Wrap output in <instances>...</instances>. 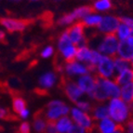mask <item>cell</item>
I'll return each instance as SVG.
<instances>
[{
	"label": "cell",
	"mask_w": 133,
	"mask_h": 133,
	"mask_svg": "<svg viewBox=\"0 0 133 133\" xmlns=\"http://www.w3.org/2000/svg\"><path fill=\"white\" fill-rule=\"evenodd\" d=\"M107 107H108L109 116L115 123L122 124L129 119V114H130L129 106L122 99H119V98L111 99Z\"/></svg>",
	"instance_id": "obj_1"
},
{
	"label": "cell",
	"mask_w": 133,
	"mask_h": 133,
	"mask_svg": "<svg viewBox=\"0 0 133 133\" xmlns=\"http://www.w3.org/2000/svg\"><path fill=\"white\" fill-rule=\"evenodd\" d=\"M70 113V108L62 101L54 100L48 103L44 117L48 121H56Z\"/></svg>",
	"instance_id": "obj_2"
},
{
	"label": "cell",
	"mask_w": 133,
	"mask_h": 133,
	"mask_svg": "<svg viewBox=\"0 0 133 133\" xmlns=\"http://www.w3.org/2000/svg\"><path fill=\"white\" fill-rule=\"evenodd\" d=\"M118 38L115 34L105 35L98 46V51L101 54H104V56L115 57L118 48Z\"/></svg>",
	"instance_id": "obj_3"
},
{
	"label": "cell",
	"mask_w": 133,
	"mask_h": 133,
	"mask_svg": "<svg viewBox=\"0 0 133 133\" xmlns=\"http://www.w3.org/2000/svg\"><path fill=\"white\" fill-rule=\"evenodd\" d=\"M60 87H62V90L64 91L65 95L68 97L69 100L75 103L79 101V99L83 94V91L79 89L77 84L64 76H62L61 78Z\"/></svg>",
	"instance_id": "obj_4"
},
{
	"label": "cell",
	"mask_w": 133,
	"mask_h": 133,
	"mask_svg": "<svg viewBox=\"0 0 133 133\" xmlns=\"http://www.w3.org/2000/svg\"><path fill=\"white\" fill-rule=\"evenodd\" d=\"M66 33L74 45H78V47L87 46L88 39L85 36V25L82 22H78L69 27Z\"/></svg>",
	"instance_id": "obj_5"
},
{
	"label": "cell",
	"mask_w": 133,
	"mask_h": 133,
	"mask_svg": "<svg viewBox=\"0 0 133 133\" xmlns=\"http://www.w3.org/2000/svg\"><path fill=\"white\" fill-rule=\"evenodd\" d=\"M71 116L72 119L75 121L76 124L84 128L88 132L92 131L94 128H95L92 117L88 113L80 110L77 107L76 108H73L71 110Z\"/></svg>",
	"instance_id": "obj_6"
},
{
	"label": "cell",
	"mask_w": 133,
	"mask_h": 133,
	"mask_svg": "<svg viewBox=\"0 0 133 133\" xmlns=\"http://www.w3.org/2000/svg\"><path fill=\"white\" fill-rule=\"evenodd\" d=\"M97 75L101 78H110L115 74V65H114V59L109 56L102 55V59L96 66Z\"/></svg>",
	"instance_id": "obj_7"
},
{
	"label": "cell",
	"mask_w": 133,
	"mask_h": 133,
	"mask_svg": "<svg viewBox=\"0 0 133 133\" xmlns=\"http://www.w3.org/2000/svg\"><path fill=\"white\" fill-rule=\"evenodd\" d=\"M0 24L9 33H16V32L24 31L29 25V22L25 20H21V19L4 17L0 19Z\"/></svg>",
	"instance_id": "obj_8"
},
{
	"label": "cell",
	"mask_w": 133,
	"mask_h": 133,
	"mask_svg": "<svg viewBox=\"0 0 133 133\" xmlns=\"http://www.w3.org/2000/svg\"><path fill=\"white\" fill-rule=\"evenodd\" d=\"M119 24L120 20L118 17L108 15L105 16V17H102V22H100V24L98 25V30H99V32L105 34V35L115 34Z\"/></svg>",
	"instance_id": "obj_9"
},
{
	"label": "cell",
	"mask_w": 133,
	"mask_h": 133,
	"mask_svg": "<svg viewBox=\"0 0 133 133\" xmlns=\"http://www.w3.org/2000/svg\"><path fill=\"white\" fill-rule=\"evenodd\" d=\"M97 83V76L96 75H91V74H87L80 76L77 79V86L79 89L83 91V93L89 94L93 90Z\"/></svg>",
	"instance_id": "obj_10"
},
{
	"label": "cell",
	"mask_w": 133,
	"mask_h": 133,
	"mask_svg": "<svg viewBox=\"0 0 133 133\" xmlns=\"http://www.w3.org/2000/svg\"><path fill=\"white\" fill-rule=\"evenodd\" d=\"M63 70L65 71L68 76H83V75L89 74V70L86 64L80 63V62H76V61L65 63V65L63 66Z\"/></svg>",
	"instance_id": "obj_11"
},
{
	"label": "cell",
	"mask_w": 133,
	"mask_h": 133,
	"mask_svg": "<svg viewBox=\"0 0 133 133\" xmlns=\"http://www.w3.org/2000/svg\"><path fill=\"white\" fill-rule=\"evenodd\" d=\"M99 79H100V82L103 87V89L106 91V93L108 94L109 98L115 99V98L120 97V87L115 81H112L109 78L99 77Z\"/></svg>",
	"instance_id": "obj_12"
},
{
	"label": "cell",
	"mask_w": 133,
	"mask_h": 133,
	"mask_svg": "<svg viewBox=\"0 0 133 133\" xmlns=\"http://www.w3.org/2000/svg\"><path fill=\"white\" fill-rule=\"evenodd\" d=\"M116 54L119 58L130 62L133 59V46L129 44L127 40H121L118 43L117 52Z\"/></svg>",
	"instance_id": "obj_13"
},
{
	"label": "cell",
	"mask_w": 133,
	"mask_h": 133,
	"mask_svg": "<svg viewBox=\"0 0 133 133\" xmlns=\"http://www.w3.org/2000/svg\"><path fill=\"white\" fill-rule=\"evenodd\" d=\"M89 95L90 96L91 99H93V100L97 101L99 102H104L105 101H107L109 99L108 94L106 93L105 89H103L102 85L101 84L99 76H97V83H96L95 88Z\"/></svg>",
	"instance_id": "obj_14"
},
{
	"label": "cell",
	"mask_w": 133,
	"mask_h": 133,
	"mask_svg": "<svg viewBox=\"0 0 133 133\" xmlns=\"http://www.w3.org/2000/svg\"><path fill=\"white\" fill-rule=\"evenodd\" d=\"M120 127V124L117 125L111 119L110 117L104 118V119L100 120L99 124L97 125V129L100 133H113Z\"/></svg>",
	"instance_id": "obj_15"
},
{
	"label": "cell",
	"mask_w": 133,
	"mask_h": 133,
	"mask_svg": "<svg viewBox=\"0 0 133 133\" xmlns=\"http://www.w3.org/2000/svg\"><path fill=\"white\" fill-rule=\"evenodd\" d=\"M91 54H92V49H89L88 46L78 47L76 50V59L78 62H84L86 65H89L91 61Z\"/></svg>",
	"instance_id": "obj_16"
},
{
	"label": "cell",
	"mask_w": 133,
	"mask_h": 133,
	"mask_svg": "<svg viewBox=\"0 0 133 133\" xmlns=\"http://www.w3.org/2000/svg\"><path fill=\"white\" fill-rule=\"evenodd\" d=\"M56 79H57V76H56L55 74L52 73V72H48V73L43 74L42 76H40L38 83L43 89H48L54 86Z\"/></svg>",
	"instance_id": "obj_17"
},
{
	"label": "cell",
	"mask_w": 133,
	"mask_h": 133,
	"mask_svg": "<svg viewBox=\"0 0 133 133\" xmlns=\"http://www.w3.org/2000/svg\"><path fill=\"white\" fill-rule=\"evenodd\" d=\"M90 113H91V117L94 120H102L104 119V118L110 117L109 116L108 107L103 104L96 105V106L92 107Z\"/></svg>",
	"instance_id": "obj_18"
},
{
	"label": "cell",
	"mask_w": 133,
	"mask_h": 133,
	"mask_svg": "<svg viewBox=\"0 0 133 133\" xmlns=\"http://www.w3.org/2000/svg\"><path fill=\"white\" fill-rule=\"evenodd\" d=\"M133 81V71L131 69H127L125 71L120 72L117 74V76L115 77V82L118 86H123L128 83Z\"/></svg>",
	"instance_id": "obj_19"
},
{
	"label": "cell",
	"mask_w": 133,
	"mask_h": 133,
	"mask_svg": "<svg viewBox=\"0 0 133 133\" xmlns=\"http://www.w3.org/2000/svg\"><path fill=\"white\" fill-rule=\"evenodd\" d=\"M120 96L121 99L127 103H133V82L123 85L120 89Z\"/></svg>",
	"instance_id": "obj_20"
},
{
	"label": "cell",
	"mask_w": 133,
	"mask_h": 133,
	"mask_svg": "<svg viewBox=\"0 0 133 133\" xmlns=\"http://www.w3.org/2000/svg\"><path fill=\"white\" fill-rule=\"evenodd\" d=\"M72 126H73V122L71 118H69L66 115L59 118L56 122V129L58 133H67Z\"/></svg>",
	"instance_id": "obj_21"
},
{
	"label": "cell",
	"mask_w": 133,
	"mask_h": 133,
	"mask_svg": "<svg viewBox=\"0 0 133 133\" xmlns=\"http://www.w3.org/2000/svg\"><path fill=\"white\" fill-rule=\"evenodd\" d=\"M76 50L77 48L76 46H74V44L70 45L69 47L65 48L64 49H62L60 53L62 54V59L65 61V62H71L76 60Z\"/></svg>",
	"instance_id": "obj_22"
},
{
	"label": "cell",
	"mask_w": 133,
	"mask_h": 133,
	"mask_svg": "<svg viewBox=\"0 0 133 133\" xmlns=\"http://www.w3.org/2000/svg\"><path fill=\"white\" fill-rule=\"evenodd\" d=\"M47 120L44 117V115L41 114H37L36 115V117L34 119L33 122V129L37 133H43L46 130V127H47Z\"/></svg>",
	"instance_id": "obj_23"
},
{
	"label": "cell",
	"mask_w": 133,
	"mask_h": 133,
	"mask_svg": "<svg viewBox=\"0 0 133 133\" xmlns=\"http://www.w3.org/2000/svg\"><path fill=\"white\" fill-rule=\"evenodd\" d=\"M102 17L99 14H89L83 18L82 23L85 25V27H98L102 22Z\"/></svg>",
	"instance_id": "obj_24"
},
{
	"label": "cell",
	"mask_w": 133,
	"mask_h": 133,
	"mask_svg": "<svg viewBox=\"0 0 133 133\" xmlns=\"http://www.w3.org/2000/svg\"><path fill=\"white\" fill-rule=\"evenodd\" d=\"M94 9L90 6H83V7H79L77 9H76L75 10L72 11L75 20H78V19H83L84 17H86L87 15L93 13Z\"/></svg>",
	"instance_id": "obj_25"
},
{
	"label": "cell",
	"mask_w": 133,
	"mask_h": 133,
	"mask_svg": "<svg viewBox=\"0 0 133 133\" xmlns=\"http://www.w3.org/2000/svg\"><path fill=\"white\" fill-rule=\"evenodd\" d=\"M114 65H115V71L117 72V74L125 71L127 69H129V67L131 66L129 61H126L119 57H114Z\"/></svg>",
	"instance_id": "obj_26"
},
{
	"label": "cell",
	"mask_w": 133,
	"mask_h": 133,
	"mask_svg": "<svg viewBox=\"0 0 133 133\" xmlns=\"http://www.w3.org/2000/svg\"><path fill=\"white\" fill-rule=\"evenodd\" d=\"M94 11H106L113 8L111 0H97L93 4Z\"/></svg>",
	"instance_id": "obj_27"
},
{
	"label": "cell",
	"mask_w": 133,
	"mask_h": 133,
	"mask_svg": "<svg viewBox=\"0 0 133 133\" xmlns=\"http://www.w3.org/2000/svg\"><path fill=\"white\" fill-rule=\"evenodd\" d=\"M12 108H13V111L19 115L23 109L26 108V102L23 98L20 97V96H16L12 100Z\"/></svg>",
	"instance_id": "obj_28"
},
{
	"label": "cell",
	"mask_w": 133,
	"mask_h": 133,
	"mask_svg": "<svg viewBox=\"0 0 133 133\" xmlns=\"http://www.w3.org/2000/svg\"><path fill=\"white\" fill-rule=\"evenodd\" d=\"M130 31H131V29L129 28V26H127L126 24L120 22V24H119V26H118L116 32H115V34H116V36H117L118 39L121 41V40L128 39L129 34H130Z\"/></svg>",
	"instance_id": "obj_29"
},
{
	"label": "cell",
	"mask_w": 133,
	"mask_h": 133,
	"mask_svg": "<svg viewBox=\"0 0 133 133\" xmlns=\"http://www.w3.org/2000/svg\"><path fill=\"white\" fill-rule=\"evenodd\" d=\"M72 44H73V43L71 42V40L69 38L66 31L63 32L60 36L59 39H58V50H59V52H61L62 49H64L65 48L69 47V46Z\"/></svg>",
	"instance_id": "obj_30"
},
{
	"label": "cell",
	"mask_w": 133,
	"mask_h": 133,
	"mask_svg": "<svg viewBox=\"0 0 133 133\" xmlns=\"http://www.w3.org/2000/svg\"><path fill=\"white\" fill-rule=\"evenodd\" d=\"M75 18H74L73 14L72 12L70 13H67V14H64V15H62L59 20H58L57 23L58 25H61V26H63V25H69L75 22Z\"/></svg>",
	"instance_id": "obj_31"
},
{
	"label": "cell",
	"mask_w": 133,
	"mask_h": 133,
	"mask_svg": "<svg viewBox=\"0 0 133 133\" xmlns=\"http://www.w3.org/2000/svg\"><path fill=\"white\" fill-rule=\"evenodd\" d=\"M76 104L78 109L86 112V113L90 112L91 109H92V105L90 104V102H86V101H78V102H76Z\"/></svg>",
	"instance_id": "obj_32"
},
{
	"label": "cell",
	"mask_w": 133,
	"mask_h": 133,
	"mask_svg": "<svg viewBox=\"0 0 133 133\" xmlns=\"http://www.w3.org/2000/svg\"><path fill=\"white\" fill-rule=\"evenodd\" d=\"M54 53V49L52 46H48V47H46L45 49H42V51L40 52V55H41V57L44 58V59H47V58H49L51 57V56L53 55Z\"/></svg>",
	"instance_id": "obj_33"
},
{
	"label": "cell",
	"mask_w": 133,
	"mask_h": 133,
	"mask_svg": "<svg viewBox=\"0 0 133 133\" xmlns=\"http://www.w3.org/2000/svg\"><path fill=\"white\" fill-rule=\"evenodd\" d=\"M31 132V125L28 122H22L18 128L17 133H30Z\"/></svg>",
	"instance_id": "obj_34"
},
{
	"label": "cell",
	"mask_w": 133,
	"mask_h": 133,
	"mask_svg": "<svg viewBox=\"0 0 133 133\" xmlns=\"http://www.w3.org/2000/svg\"><path fill=\"white\" fill-rule=\"evenodd\" d=\"M87 132L88 131L81 126H79L77 124H75V125L73 124V126L70 128V129H69L67 133H87Z\"/></svg>",
	"instance_id": "obj_35"
},
{
	"label": "cell",
	"mask_w": 133,
	"mask_h": 133,
	"mask_svg": "<svg viewBox=\"0 0 133 133\" xmlns=\"http://www.w3.org/2000/svg\"><path fill=\"white\" fill-rule=\"evenodd\" d=\"M45 133H58L57 129H56L55 121H48Z\"/></svg>",
	"instance_id": "obj_36"
},
{
	"label": "cell",
	"mask_w": 133,
	"mask_h": 133,
	"mask_svg": "<svg viewBox=\"0 0 133 133\" xmlns=\"http://www.w3.org/2000/svg\"><path fill=\"white\" fill-rule=\"evenodd\" d=\"M120 22H122L127 26H129L130 29H133V19L129 17H120L119 18Z\"/></svg>",
	"instance_id": "obj_37"
},
{
	"label": "cell",
	"mask_w": 133,
	"mask_h": 133,
	"mask_svg": "<svg viewBox=\"0 0 133 133\" xmlns=\"http://www.w3.org/2000/svg\"><path fill=\"white\" fill-rule=\"evenodd\" d=\"M127 133H133V115H131V118L128 121V124H127Z\"/></svg>",
	"instance_id": "obj_38"
},
{
	"label": "cell",
	"mask_w": 133,
	"mask_h": 133,
	"mask_svg": "<svg viewBox=\"0 0 133 133\" xmlns=\"http://www.w3.org/2000/svg\"><path fill=\"white\" fill-rule=\"evenodd\" d=\"M9 112H8L7 109L3 108V107H0V119H6V118L9 117Z\"/></svg>",
	"instance_id": "obj_39"
},
{
	"label": "cell",
	"mask_w": 133,
	"mask_h": 133,
	"mask_svg": "<svg viewBox=\"0 0 133 133\" xmlns=\"http://www.w3.org/2000/svg\"><path fill=\"white\" fill-rule=\"evenodd\" d=\"M19 115H20V117L22 118V119H26V118L29 117V115H30V112H29L28 109L25 108L19 114Z\"/></svg>",
	"instance_id": "obj_40"
},
{
	"label": "cell",
	"mask_w": 133,
	"mask_h": 133,
	"mask_svg": "<svg viewBox=\"0 0 133 133\" xmlns=\"http://www.w3.org/2000/svg\"><path fill=\"white\" fill-rule=\"evenodd\" d=\"M127 41L133 46V29H131L130 34H129V37H128V39H127Z\"/></svg>",
	"instance_id": "obj_41"
},
{
	"label": "cell",
	"mask_w": 133,
	"mask_h": 133,
	"mask_svg": "<svg viewBox=\"0 0 133 133\" xmlns=\"http://www.w3.org/2000/svg\"><path fill=\"white\" fill-rule=\"evenodd\" d=\"M6 38V34L3 30H0V42H3Z\"/></svg>",
	"instance_id": "obj_42"
},
{
	"label": "cell",
	"mask_w": 133,
	"mask_h": 133,
	"mask_svg": "<svg viewBox=\"0 0 133 133\" xmlns=\"http://www.w3.org/2000/svg\"><path fill=\"white\" fill-rule=\"evenodd\" d=\"M113 133H124V129H123V127L120 125V127L117 129V130H115V132Z\"/></svg>",
	"instance_id": "obj_43"
},
{
	"label": "cell",
	"mask_w": 133,
	"mask_h": 133,
	"mask_svg": "<svg viewBox=\"0 0 133 133\" xmlns=\"http://www.w3.org/2000/svg\"><path fill=\"white\" fill-rule=\"evenodd\" d=\"M7 1H12V2H19L21 0H7Z\"/></svg>",
	"instance_id": "obj_44"
},
{
	"label": "cell",
	"mask_w": 133,
	"mask_h": 133,
	"mask_svg": "<svg viewBox=\"0 0 133 133\" xmlns=\"http://www.w3.org/2000/svg\"><path fill=\"white\" fill-rule=\"evenodd\" d=\"M29 1H31V2H38L40 0H29Z\"/></svg>",
	"instance_id": "obj_45"
},
{
	"label": "cell",
	"mask_w": 133,
	"mask_h": 133,
	"mask_svg": "<svg viewBox=\"0 0 133 133\" xmlns=\"http://www.w3.org/2000/svg\"><path fill=\"white\" fill-rule=\"evenodd\" d=\"M130 64H131V66L133 67V59H132V60L130 61Z\"/></svg>",
	"instance_id": "obj_46"
},
{
	"label": "cell",
	"mask_w": 133,
	"mask_h": 133,
	"mask_svg": "<svg viewBox=\"0 0 133 133\" xmlns=\"http://www.w3.org/2000/svg\"><path fill=\"white\" fill-rule=\"evenodd\" d=\"M54 2H61V1H62V0H53Z\"/></svg>",
	"instance_id": "obj_47"
},
{
	"label": "cell",
	"mask_w": 133,
	"mask_h": 133,
	"mask_svg": "<svg viewBox=\"0 0 133 133\" xmlns=\"http://www.w3.org/2000/svg\"><path fill=\"white\" fill-rule=\"evenodd\" d=\"M0 129H1V127H0Z\"/></svg>",
	"instance_id": "obj_48"
}]
</instances>
